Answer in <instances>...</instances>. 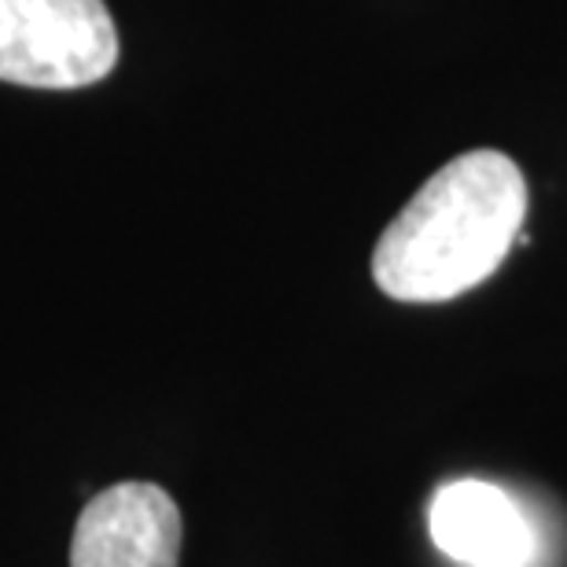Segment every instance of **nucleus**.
I'll use <instances>...</instances> for the list:
<instances>
[{
  "label": "nucleus",
  "mask_w": 567,
  "mask_h": 567,
  "mask_svg": "<svg viewBox=\"0 0 567 567\" xmlns=\"http://www.w3.org/2000/svg\"><path fill=\"white\" fill-rule=\"evenodd\" d=\"M181 513L158 483H115L89 497L71 538V567H177Z\"/></svg>",
  "instance_id": "nucleus-3"
},
{
  "label": "nucleus",
  "mask_w": 567,
  "mask_h": 567,
  "mask_svg": "<svg viewBox=\"0 0 567 567\" xmlns=\"http://www.w3.org/2000/svg\"><path fill=\"white\" fill-rule=\"evenodd\" d=\"M115 63L118 30L104 0H0V82L82 89Z\"/></svg>",
  "instance_id": "nucleus-2"
},
{
  "label": "nucleus",
  "mask_w": 567,
  "mask_h": 567,
  "mask_svg": "<svg viewBox=\"0 0 567 567\" xmlns=\"http://www.w3.org/2000/svg\"><path fill=\"white\" fill-rule=\"evenodd\" d=\"M431 538L464 567H527L535 538L502 486L483 480L446 483L431 497Z\"/></svg>",
  "instance_id": "nucleus-4"
},
{
  "label": "nucleus",
  "mask_w": 567,
  "mask_h": 567,
  "mask_svg": "<svg viewBox=\"0 0 567 567\" xmlns=\"http://www.w3.org/2000/svg\"><path fill=\"white\" fill-rule=\"evenodd\" d=\"M527 181L502 152H468L439 169L383 229L372 280L394 302H450L480 288L524 240Z\"/></svg>",
  "instance_id": "nucleus-1"
}]
</instances>
